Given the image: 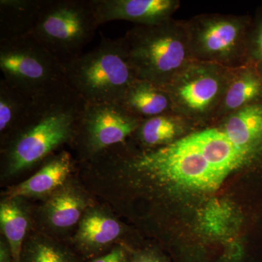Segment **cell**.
I'll list each match as a JSON object with an SVG mask.
<instances>
[{
    "instance_id": "cell-12",
    "label": "cell",
    "mask_w": 262,
    "mask_h": 262,
    "mask_svg": "<svg viewBox=\"0 0 262 262\" xmlns=\"http://www.w3.org/2000/svg\"><path fill=\"white\" fill-rule=\"evenodd\" d=\"M77 161L69 151L51 155L41 168L28 179L10 187L5 198H47L73 177Z\"/></svg>"
},
{
    "instance_id": "cell-13",
    "label": "cell",
    "mask_w": 262,
    "mask_h": 262,
    "mask_svg": "<svg viewBox=\"0 0 262 262\" xmlns=\"http://www.w3.org/2000/svg\"><path fill=\"white\" fill-rule=\"evenodd\" d=\"M259 103H262L261 74L250 64L233 69L225 94L211 123Z\"/></svg>"
},
{
    "instance_id": "cell-19",
    "label": "cell",
    "mask_w": 262,
    "mask_h": 262,
    "mask_svg": "<svg viewBox=\"0 0 262 262\" xmlns=\"http://www.w3.org/2000/svg\"><path fill=\"white\" fill-rule=\"evenodd\" d=\"M20 262H84L68 243L31 227Z\"/></svg>"
},
{
    "instance_id": "cell-16",
    "label": "cell",
    "mask_w": 262,
    "mask_h": 262,
    "mask_svg": "<svg viewBox=\"0 0 262 262\" xmlns=\"http://www.w3.org/2000/svg\"><path fill=\"white\" fill-rule=\"evenodd\" d=\"M120 104L141 120L174 113L171 99L165 88L139 79L130 84Z\"/></svg>"
},
{
    "instance_id": "cell-2",
    "label": "cell",
    "mask_w": 262,
    "mask_h": 262,
    "mask_svg": "<svg viewBox=\"0 0 262 262\" xmlns=\"http://www.w3.org/2000/svg\"><path fill=\"white\" fill-rule=\"evenodd\" d=\"M119 40L137 79L163 88L194 61L184 20L172 19L160 25H136Z\"/></svg>"
},
{
    "instance_id": "cell-3",
    "label": "cell",
    "mask_w": 262,
    "mask_h": 262,
    "mask_svg": "<svg viewBox=\"0 0 262 262\" xmlns=\"http://www.w3.org/2000/svg\"><path fill=\"white\" fill-rule=\"evenodd\" d=\"M66 84L86 103H119L137 79L119 39L103 37L92 51L63 65Z\"/></svg>"
},
{
    "instance_id": "cell-22",
    "label": "cell",
    "mask_w": 262,
    "mask_h": 262,
    "mask_svg": "<svg viewBox=\"0 0 262 262\" xmlns=\"http://www.w3.org/2000/svg\"><path fill=\"white\" fill-rule=\"evenodd\" d=\"M130 253V246L123 244H117L106 252L85 262H129Z\"/></svg>"
},
{
    "instance_id": "cell-6",
    "label": "cell",
    "mask_w": 262,
    "mask_h": 262,
    "mask_svg": "<svg viewBox=\"0 0 262 262\" xmlns=\"http://www.w3.org/2000/svg\"><path fill=\"white\" fill-rule=\"evenodd\" d=\"M252 16L206 13L184 20L193 59L235 69L246 64V39Z\"/></svg>"
},
{
    "instance_id": "cell-14",
    "label": "cell",
    "mask_w": 262,
    "mask_h": 262,
    "mask_svg": "<svg viewBox=\"0 0 262 262\" xmlns=\"http://www.w3.org/2000/svg\"><path fill=\"white\" fill-rule=\"evenodd\" d=\"M196 128L182 115L165 114L141 120L130 141L141 149H156L173 144Z\"/></svg>"
},
{
    "instance_id": "cell-9",
    "label": "cell",
    "mask_w": 262,
    "mask_h": 262,
    "mask_svg": "<svg viewBox=\"0 0 262 262\" xmlns=\"http://www.w3.org/2000/svg\"><path fill=\"white\" fill-rule=\"evenodd\" d=\"M71 177L67 182L46 198L35 215L39 231L57 238L67 234L78 225L82 215L97 204L94 195L81 182Z\"/></svg>"
},
{
    "instance_id": "cell-11",
    "label": "cell",
    "mask_w": 262,
    "mask_h": 262,
    "mask_svg": "<svg viewBox=\"0 0 262 262\" xmlns=\"http://www.w3.org/2000/svg\"><path fill=\"white\" fill-rule=\"evenodd\" d=\"M98 24L127 20L156 26L170 21L180 8L179 0H91Z\"/></svg>"
},
{
    "instance_id": "cell-15",
    "label": "cell",
    "mask_w": 262,
    "mask_h": 262,
    "mask_svg": "<svg viewBox=\"0 0 262 262\" xmlns=\"http://www.w3.org/2000/svg\"><path fill=\"white\" fill-rule=\"evenodd\" d=\"M46 0H0V42L28 37Z\"/></svg>"
},
{
    "instance_id": "cell-18",
    "label": "cell",
    "mask_w": 262,
    "mask_h": 262,
    "mask_svg": "<svg viewBox=\"0 0 262 262\" xmlns=\"http://www.w3.org/2000/svg\"><path fill=\"white\" fill-rule=\"evenodd\" d=\"M23 198H4L0 203V227L8 241L13 262H20L22 248L31 228L30 211Z\"/></svg>"
},
{
    "instance_id": "cell-1",
    "label": "cell",
    "mask_w": 262,
    "mask_h": 262,
    "mask_svg": "<svg viewBox=\"0 0 262 262\" xmlns=\"http://www.w3.org/2000/svg\"><path fill=\"white\" fill-rule=\"evenodd\" d=\"M85 101L68 85L34 101L23 126L1 147L2 174L10 178L42 164L72 144Z\"/></svg>"
},
{
    "instance_id": "cell-7",
    "label": "cell",
    "mask_w": 262,
    "mask_h": 262,
    "mask_svg": "<svg viewBox=\"0 0 262 262\" xmlns=\"http://www.w3.org/2000/svg\"><path fill=\"white\" fill-rule=\"evenodd\" d=\"M233 69L199 61L190 62L165 87L173 113L196 128L213 122L228 86Z\"/></svg>"
},
{
    "instance_id": "cell-10",
    "label": "cell",
    "mask_w": 262,
    "mask_h": 262,
    "mask_svg": "<svg viewBox=\"0 0 262 262\" xmlns=\"http://www.w3.org/2000/svg\"><path fill=\"white\" fill-rule=\"evenodd\" d=\"M125 225L108 206L96 204L82 215L69 244L84 262L124 244Z\"/></svg>"
},
{
    "instance_id": "cell-4",
    "label": "cell",
    "mask_w": 262,
    "mask_h": 262,
    "mask_svg": "<svg viewBox=\"0 0 262 262\" xmlns=\"http://www.w3.org/2000/svg\"><path fill=\"white\" fill-rule=\"evenodd\" d=\"M98 27L91 0H46L29 36L64 65L83 53Z\"/></svg>"
},
{
    "instance_id": "cell-21",
    "label": "cell",
    "mask_w": 262,
    "mask_h": 262,
    "mask_svg": "<svg viewBox=\"0 0 262 262\" xmlns=\"http://www.w3.org/2000/svg\"><path fill=\"white\" fill-rule=\"evenodd\" d=\"M129 262H170V259L158 248H133L130 246Z\"/></svg>"
},
{
    "instance_id": "cell-23",
    "label": "cell",
    "mask_w": 262,
    "mask_h": 262,
    "mask_svg": "<svg viewBox=\"0 0 262 262\" xmlns=\"http://www.w3.org/2000/svg\"><path fill=\"white\" fill-rule=\"evenodd\" d=\"M0 262H13L11 249L8 241L3 236L0 239Z\"/></svg>"
},
{
    "instance_id": "cell-8",
    "label": "cell",
    "mask_w": 262,
    "mask_h": 262,
    "mask_svg": "<svg viewBox=\"0 0 262 262\" xmlns=\"http://www.w3.org/2000/svg\"><path fill=\"white\" fill-rule=\"evenodd\" d=\"M141 120L119 103H85L72 144L77 151V161H85L125 144Z\"/></svg>"
},
{
    "instance_id": "cell-17",
    "label": "cell",
    "mask_w": 262,
    "mask_h": 262,
    "mask_svg": "<svg viewBox=\"0 0 262 262\" xmlns=\"http://www.w3.org/2000/svg\"><path fill=\"white\" fill-rule=\"evenodd\" d=\"M34 101L0 80V139L1 147L5 145L23 126L32 111Z\"/></svg>"
},
{
    "instance_id": "cell-5",
    "label": "cell",
    "mask_w": 262,
    "mask_h": 262,
    "mask_svg": "<svg viewBox=\"0 0 262 262\" xmlns=\"http://www.w3.org/2000/svg\"><path fill=\"white\" fill-rule=\"evenodd\" d=\"M0 70L5 81L33 101L67 85L63 65L30 36L0 42Z\"/></svg>"
},
{
    "instance_id": "cell-20",
    "label": "cell",
    "mask_w": 262,
    "mask_h": 262,
    "mask_svg": "<svg viewBox=\"0 0 262 262\" xmlns=\"http://www.w3.org/2000/svg\"><path fill=\"white\" fill-rule=\"evenodd\" d=\"M246 64L253 66L262 75V5L255 11L248 29Z\"/></svg>"
}]
</instances>
